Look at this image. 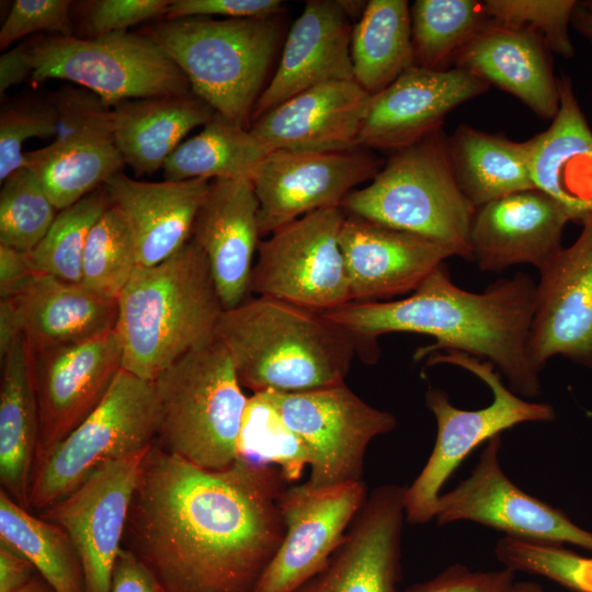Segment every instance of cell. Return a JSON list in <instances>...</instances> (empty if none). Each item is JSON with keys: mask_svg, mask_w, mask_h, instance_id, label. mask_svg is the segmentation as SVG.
Segmentation results:
<instances>
[{"mask_svg": "<svg viewBox=\"0 0 592 592\" xmlns=\"http://www.w3.org/2000/svg\"><path fill=\"white\" fill-rule=\"evenodd\" d=\"M441 363L463 367L477 376L490 388L493 400L486 408L464 410L453 406L444 390L429 387L425 405L436 421V439L424 467L405 489L406 520L410 524H424L434 519L442 487L481 443L523 422L555 419L550 405L527 401L514 394L488 361L444 351L430 354L425 362L426 366Z\"/></svg>", "mask_w": 592, "mask_h": 592, "instance_id": "9", "label": "cell"}, {"mask_svg": "<svg viewBox=\"0 0 592 592\" xmlns=\"http://www.w3.org/2000/svg\"><path fill=\"white\" fill-rule=\"evenodd\" d=\"M0 480L18 504L30 506V489L38 442V411L32 350L18 335L1 356Z\"/></svg>", "mask_w": 592, "mask_h": 592, "instance_id": "32", "label": "cell"}, {"mask_svg": "<svg viewBox=\"0 0 592 592\" xmlns=\"http://www.w3.org/2000/svg\"><path fill=\"white\" fill-rule=\"evenodd\" d=\"M271 151L251 133L219 113L183 140L163 164L164 180L249 179Z\"/></svg>", "mask_w": 592, "mask_h": 592, "instance_id": "35", "label": "cell"}, {"mask_svg": "<svg viewBox=\"0 0 592 592\" xmlns=\"http://www.w3.org/2000/svg\"><path fill=\"white\" fill-rule=\"evenodd\" d=\"M349 16L342 1L306 2L289 30L278 67L255 103L251 123L305 90L354 80Z\"/></svg>", "mask_w": 592, "mask_h": 592, "instance_id": "26", "label": "cell"}, {"mask_svg": "<svg viewBox=\"0 0 592 592\" xmlns=\"http://www.w3.org/2000/svg\"><path fill=\"white\" fill-rule=\"evenodd\" d=\"M513 592H545L544 589L536 582H515Z\"/></svg>", "mask_w": 592, "mask_h": 592, "instance_id": "55", "label": "cell"}, {"mask_svg": "<svg viewBox=\"0 0 592 592\" xmlns=\"http://www.w3.org/2000/svg\"><path fill=\"white\" fill-rule=\"evenodd\" d=\"M490 86L454 67L434 71L412 66L371 96L357 147L394 151L441 128L446 115Z\"/></svg>", "mask_w": 592, "mask_h": 592, "instance_id": "22", "label": "cell"}, {"mask_svg": "<svg viewBox=\"0 0 592 592\" xmlns=\"http://www.w3.org/2000/svg\"><path fill=\"white\" fill-rule=\"evenodd\" d=\"M37 570L33 563L0 542V592H18L27 585Z\"/></svg>", "mask_w": 592, "mask_h": 592, "instance_id": "50", "label": "cell"}, {"mask_svg": "<svg viewBox=\"0 0 592 592\" xmlns=\"http://www.w3.org/2000/svg\"><path fill=\"white\" fill-rule=\"evenodd\" d=\"M0 542L29 559L54 592H86L79 554L58 525L0 491Z\"/></svg>", "mask_w": 592, "mask_h": 592, "instance_id": "36", "label": "cell"}, {"mask_svg": "<svg viewBox=\"0 0 592 592\" xmlns=\"http://www.w3.org/2000/svg\"><path fill=\"white\" fill-rule=\"evenodd\" d=\"M35 273L27 253L0 244V298L16 293Z\"/></svg>", "mask_w": 592, "mask_h": 592, "instance_id": "51", "label": "cell"}, {"mask_svg": "<svg viewBox=\"0 0 592 592\" xmlns=\"http://www.w3.org/2000/svg\"><path fill=\"white\" fill-rule=\"evenodd\" d=\"M210 180L149 182L122 171L103 184L113 204L127 216L137 247L138 266H155L179 251L191 238Z\"/></svg>", "mask_w": 592, "mask_h": 592, "instance_id": "29", "label": "cell"}, {"mask_svg": "<svg viewBox=\"0 0 592 592\" xmlns=\"http://www.w3.org/2000/svg\"><path fill=\"white\" fill-rule=\"evenodd\" d=\"M152 383L159 406L157 445L208 470L226 469L240 457L249 398L219 341L189 352Z\"/></svg>", "mask_w": 592, "mask_h": 592, "instance_id": "7", "label": "cell"}, {"mask_svg": "<svg viewBox=\"0 0 592 592\" xmlns=\"http://www.w3.org/2000/svg\"><path fill=\"white\" fill-rule=\"evenodd\" d=\"M149 448L105 463L38 516L61 527L83 568L86 592H111L143 457Z\"/></svg>", "mask_w": 592, "mask_h": 592, "instance_id": "17", "label": "cell"}, {"mask_svg": "<svg viewBox=\"0 0 592 592\" xmlns=\"http://www.w3.org/2000/svg\"><path fill=\"white\" fill-rule=\"evenodd\" d=\"M569 213L537 189L517 192L476 208L470 228L471 261L483 272L515 264L542 270L563 248Z\"/></svg>", "mask_w": 592, "mask_h": 592, "instance_id": "24", "label": "cell"}, {"mask_svg": "<svg viewBox=\"0 0 592 592\" xmlns=\"http://www.w3.org/2000/svg\"><path fill=\"white\" fill-rule=\"evenodd\" d=\"M138 266L137 247L125 213L111 204L91 228L81 264V285L117 300Z\"/></svg>", "mask_w": 592, "mask_h": 592, "instance_id": "38", "label": "cell"}, {"mask_svg": "<svg viewBox=\"0 0 592 592\" xmlns=\"http://www.w3.org/2000/svg\"><path fill=\"white\" fill-rule=\"evenodd\" d=\"M282 479L242 456L204 469L155 442L140 463L123 547L162 592H253L284 537Z\"/></svg>", "mask_w": 592, "mask_h": 592, "instance_id": "1", "label": "cell"}, {"mask_svg": "<svg viewBox=\"0 0 592 592\" xmlns=\"http://www.w3.org/2000/svg\"><path fill=\"white\" fill-rule=\"evenodd\" d=\"M535 292L536 283L521 272L482 293L468 292L452 282L442 263L402 298L350 303L323 314L352 332L374 357L382 334H425L435 343L417 349L415 361L441 350L463 352L493 364L517 396L534 398L540 392V379L527 341Z\"/></svg>", "mask_w": 592, "mask_h": 592, "instance_id": "2", "label": "cell"}, {"mask_svg": "<svg viewBox=\"0 0 592 592\" xmlns=\"http://www.w3.org/2000/svg\"><path fill=\"white\" fill-rule=\"evenodd\" d=\"M340 246L352 303L408 295L445 260L457 257L452 247L348 214Z\"/></svg>", "mask_w": 592, "mask_h": 592, "instance_id": "23", "label": "cell"}, {"mask_svg": "<svg viewBox=\"0 0 592 592\" xmlns=\"http://www.w3.org/2000/svg\"><path fill=\"white\" fill-rule=\"evenodd\" d=\"M572 27L592 44V11L578 2L571 18Z\"/></svg>", "mask_w": 592, "mask_h": 592, "instance_id": "53", "label": "cell"}, {"mask_svg": "<svg viewBox=\"0 0 592 592\" xmlns=\"http://www.w3.org/2000/svg\"><path fill=\"white\" fill-rule=\"evenodd\" d=\"M405 489L372 490L327 565L294 592H398Z\"/></svg>", "mask_w": 592, "mask_h": 592, "instance_id": "21", "label": "cell"}, {"mask_svg": "<svg viewBox=\"0 0 592 592\" xmlns=\"http://www.w3.org/2000/svg\"><path fill=\"white\" fill-rule=\"evenodd\" d=\"M117 308L123 368L149 382L214 341L225 310L207 259L193 238L163 262L137 266Z\"/></svg>", "mask_w": 592, "mask_h": 592, "instance_id": "4", "label": "cell"}, {"mask_svg": "<svg viewBox=\"0 0 592 592\" xmlns=\"http://www.w3.org/2000/svg\"><path fill=\"white\" fill-rule=\"evenodd\" d=\"M371 96L355 80L327 82L265 112L250 130L270 151L352 150Z\"/></svg>", "mask_w": 592, "mask_h": 592, "instance_id": "25", "label": "cell"}, {"mask_svg": "<svg viewBox=\"0 0 592 592\" xmlns=\"http://www.w3.org/2000/svg\"><path fill=\"white\" fill-rule=\"evenodd\" d=\"M32 76V66L29 62L25 42L7 49L0 56V93L1 95L11 87L21 83Z\"/></svg>", "mask_w": 592, "mask_h": 592, "instance_id": "52", "label": "cell"}, {"mask_svg": "<svg viewBox=\"0 0 592 592\" xmlns=\"http://www.w3.org/2000/svg\"><path fill=\"white\" fill-rule=\"evenodd\" d=\"M259 202L249 179L210 180L196 215L192 238L204 252L225 309L249 293L259 246Z\"/></svg>", "mask_w": 592, "mask_h": 592, "instance_id": "27", "label": "cell"}, {"mask_svg": "<svg viewBox=\"0 0 592 592\" xmlns=\"http://www.w3.org/2000/svg\"><path fill=\"white\" fill-rule=\"evenodd\" d=\"M577 3L573 0L483 1L489 21L532 30L544 38L551 53L563 58H572L574 55L569 26Z\"/></svg>", "mask_w": 592, "mask_h": 592, "instance_id": "43", "label": "cell"}, {"mask_svg": "<svg viewBox=\"0 0 592 592\" xmlns=\"http://www.w3.org/2000/svg\"><path fill=\"white\" fill-rule=\"evenodd\" d=\"M56 107L47 102H19L0 113V182L25 166L23 145L31 138L55 137Z\"/></svg>", "mask_w": 592, "mask_h": 592, "instance_id": "44", "label": "cell"}, {"mask_svg": "<svg viewBox=\"0 0 592 592\" xmlns=\"http://www.w3.org/2000/svg\"><path fill=\"white\" fill-rule=\"evenodd\" d=\"M25 48L34 83L69 81L109 106L191 92L182 70L145 33L127 31L92 38L44 34L25 41Z\"/></svg>", "mask_w": 592, "mask_h": 592, "instance_id": "8", "label": "cell"}, {"mask_svg": "<svg viewBox=\"0 0 592 592\" xmlns=\"http://www.w3.org/2000/svg\"><path fill=\"white\" fill-rule=\"evenodd\" d=\"M341 208L452 247L457 257L471 261L469 238L476 208L457 185L448 136L442 127L391 151L372 182L351 192Z\"/></svg>", "mask_w": 592, "mask_h": 592, "instance_id": "6", "label": "cell"}, {"mask_svg": "<svg viewBox=\"0 0 592 592\" xmlns=\"http://www.w3.org/2000/svg\"><path fill=\"white\" fill-rule=\"evenodd\" d=\"M111 592H162L151 571L122 546L116 559Z\"/></svg>", "mask_w": 592, "mask_h": 592, "instance_id": "49", "label": "cell"}, {"mask_svg": "<svg viewBox=\"0 0 592 592\" xmlns=\"http://www.w3.org/2000/svg\"><path fill=\"white\" fill-rule=\"evenodd\" d=\"M111 107L116 146L124 164L138 177L162 169L183 138L215 114L192 91L126 100Z\"/></svg>", "mask_w": 592, "mask_h": 592, "instance_id": "31", "label": "cell"}, {"mask_svg": "<svg viewBox=\"0 0 592 592\" xmlns=\"http://www.w3.org/2000/svg\"><path fill=\"white\" fill-rule=\"evenodd\" d=\"M414 66L445 71L486 26L483 1L417 0L410 7Z\"/></svg>", "mask_w": 592, "mask_h": 592, "instance_id": "37", "label": "cell"}, {"mask_svg": "<svg viewBox=\"0 0 592 592\" xmlns=\"http://www.w3.org/2000/svg\"><path fill=\"white\" fill-rule=\"evenodd\" d=\"M73 1L15 0L0 30V48L24 37L45 32L49 35L75 36L71 20Z\"/></svg>", "mask_w": 592, "mask_h": 592, "instance_id": "45", "label": "cell"}, {"mask_svg": "<svg viewBox=\"0 0 592 592\" xmlns=\"http://www.w3.org/2000/svg\"><path fill=\"white\" fill-rule=\"evenodd\" d=\"M448 149L457 185L475 208L535 189L527 140L459 125L448 136Z\"/></svg>", "mask_w": 592, "mask_h": 592, "instance_id": "33", "label": "cell"}, {"mask_svg": "<svg viewBox=\"0 0 592 592\" xmlns=\"http://www.w3.org/2000/svg\"><path fill=\"white\" fill-rule=\"evenodd\" d=\"M559 109L547 129L530 138L535 189L558 202L571 221L592 213V129L567 76L558 78Z\"/></svg>", "mask_w": 592, "mask_h": 592, "instance_id": "30", "label": "cell"}, {"mask_svg": "<svg viewBox=\"0 0 592 592\" xmlns=\"http://www.w3.org/2000/svg\"><path fill=\"white\" fill-rule=\"evenodd\" d=\"M158 429L153 383L122 368L98 407L34 464L31 510L62 499L105 463L149 448Z\"/></svg>", "mask_w": 592, "mask_h": 592, "instance_id": "10", "label": "cell"}, {"mask_svg": "<svg viewBox=\"0 0 592 592\" xmlns=\"http://www.w3.org/2000/svg\"><path fill=\"white\" fill-rule=\"evenodd\" d=\"M145 34L172 58L195 95L250 128L281 36L277 16L164 19Z\"/></svg>", "mask_w": 592, "mask_h": 592, "instance_id": "5", "label": "cell"}, {"mask_svg": "<svg viewBox=\"0 0 592 592\" xmlns=\"http://www.w3.org/2000/svg\"><path fill=\"white\" fill-rule=\"evenodd\" d=\"M514 583V572L506 568L481 571L455 563L403 592H513Z\"/></svg>", "mask_w": 592, "mask_h": 592, "instance_id": "47", "label": "cell"}, {"mask_svg": "<svg viewBox=\"0 0 592 592\" xmlns=\"http://www.w3.org/2000/svg\"><path fill=\"white\" fill-rule=\"evenodd\" d=\"M354 80L371 95L414 66L410 7L406 0H371L352 29Z\"/></svg>", "mask_w": 592, "mask_h": 592, "instance_id": "34", "label": "cell"}, {"mask_svg": "<svg viewBox=\"0 0 592 592\" xmlns=\"http://www.w3.org/2000/svg\"><path fill=\"white\" fill-rule=\"evenodd\" d=\"M215 339L253 394L299 392L344 383L360 340L323 312L266 296L225 309Z\"/></svg>", "mask_w": 592, "mask_h": 592, "instance_id": "3", "label": "cell"}, {"mask_svg": "<svg viewBox=\"0 0 592 592\" xmlns=\"http://www.w3.org/2000/svg\"><path fill=\"white\" fill-rule=\"evenodd\" d=\"M240 456L283 468V476L296 478L303 466L309 464L308 452L281 420L261 394H253L246 407L240 442Z\"/></svg>", "mask_w": 592, "mask_h": 592, "instance_id": "42", "label": "cell"}, {"mask_svg": "<svg viewBox=\"0 0 592 592\" xmlns=\"http://www.w3.org/2000/svg\"><path fill=\"white\" fill-rule=\"evenodd\" d=\"M50 101L58 115L54 140L25 151V168L35 172L58 210L82 200L124 161L116 146L112 107L86 89L64 87Z\"/></svg>", "mask_w": 592, "mask_h": 592, "instance_id": "13", "label": "cell"}, {"mask_svg": "<svg viewBox=\"0 0 592 592\" xmlns=\"http://www.w3.org/2000/svg\"><path fill=\"white\" fill-rule=\"evenodd\" d=\"M582 4H583L584 7H587L589 10L592 11V1H585V2H582Z\"/></svg>", "mask_w": 592, "mask_h": 592, "instance_id": "56", "label": "cell"}, {"mask_svg": "<svg viewBox=\"0 0 592 592\" xmlns=\"http://www.w3.org/2000/svg\"><path fill=\"white\" fill-rule=\"evenodd\" d=\"M494 555L513 572L542 576L573 592H592V557L563 544L503 536L496 543Z\"/></svg>", "mask_w": 592, "mask_h": 592, "instance_id": "41", "label": "cell"}, {"mask_svg": "<svg viewBox=\"0 0 592 592\" xmlns=\"http://www.w3.org/2000/svg\"><path fill=\"white\" fill-rule=\"evenodd\" d=\"M341 207L309 213L259 242L249 293L319 312L350 303V283L340 246Z\"/></svg>", "mask_w": 592, "mask_h": 592, "instance_id": "11", "label": "cell"}, {"mask_svg": "<svg viewBox=\"0 0 592 592\" xmlns=\"http://www.w3.org/2000/svg\"><path fill=\"white\" fill-rule=\"evenodd\" d=\"M170 0H93L82 2L87 38L127 32L138 24L166 18Z\"/></svg>", "mask_w": 592, "mask_h": 592, "instance_id": "46", "label": "cell"}, {"mask_svg": "<svg viewBox=\"0 0 592 592\" xmlns=\"http://www.w3.org/2000/svg\"><path fill=\"white\" fill-rule=\"evenodd\" d=\"M579 225L574 242L539 270L527 341L539 373L555 356L592 371V213Z\"/></svg>", "mask_w": 592, "mask_h": 592, "instance_id": "19", "label": "cell"}, {"mask_svg": "<svg viewBox=\"0 0 592 592\" xmlns=\"http://www.w3.org/2000/svg\"><path fill=\"white\" fill-rule=\"evenodd\" d=\"M117 300L81 284L35 273L0 298V355L24 335L33 352L89 341L115 330Z\"/></svg>", "mask_w": 592, "mask_h": 592, "instance_id": "20", "label": "cell"}, {"mask_svg": "<svg viewBox=\"0 0 592 592\" xmlns=\"http://www.w3.org/2000/svg\"><path fill=\"white\" fill-rule=\"evenodd\" d=\"M383 166L361 147L332 152L271 151L252 179L260 236L309 213L341 207L353 189L373 180Z\"/></svg>", "mask_w": 592, "mask_h": 592, "instance_id": "16", "label": "cell"}, {"mask_svg": "<svg viewBox=\"0 0 592 592\" xmlns=\"http://www.w3.org/2000/svg\"><path fill=\"white\" fill-rule=\"evenodd\" d=\"M500 449L501 434L487 441L467 478L441 493L436 523L470 521L501 531L504 536L571 544L592 551V532L512 482L500 465Z\"/></svg>", "mask_w": 592, "mask_h": 592, "instance_id": "14", "label": "cell"}, {"mask_svg": "<svg viewBox=\"0 0 592 592\" xmlns=\"http://www.w3.org/2000/svg\"><path fill=\"white\" fill-rule=\"evenodd\" d=\"M1 184L0 244L29 253L45 237L59 210L29 168L16 170Z\"/></svg>", "mask_w": 592, "mask_h": 592, "instance_id": "40", "label": "cell"}, {"mask_svg": "<svg viewBox=\"0 0 592 592\" xmlns=\"http://www.w3.org/2000/svg\"><path fill=\"white\" fill-rule=\"evenodd\" d=\"M112 204L103 186L59 210L41 242L27 253L36 273L81 284V264L89 232Z\"/></svg>", "mask_w": 592, "mask_h": 592, "instance_id": "39", "label": "cell"}, {"mask_svg": "<svg viewBox=\"0 0 592 592\" xmlns=\"http://www.w3.org/2000/svg\"><path fill=\"white\" fill-rule=\"evenodd\" d=\"M18 592H54L48 584H44L36 577Z\"/></svg>", "mask_w": 592, "mask_h": 592, "instance_id": "54", "label": "cell"}, {"mask_svg": "<svg viewBox=\"0 0 592 592\" xmlns=\"http://www.w3.org/2000/svg\"><path fill=\"white\" fill-rule=\"evenodd\" d=\"M305 445L308 483L363 481L366 449L397 425L396 417L365 402L345 383L299 392H259Z\"/></svg>", "mask_w": 592, "mask_h": 592, "instance_id": "12", "label": "cell"}, {"mask_svg": "<svg viewBox=\"0 0 592 592\" xmlns=\"http://www.w3.org/2000/svg\"><path fill=\"white\" fill-rule=\"evenodd\" d=\"M550 54L538 33L488 21L459 53L455 67L512 94L539 118L553 119L559 86Z\"/></svg>", "mask_w": 592, "mask_h": 592, "instance_id": "28", "label": "cell"}, {"mask_svg": "<svg viewBox=\"0 0 592 592\" xmlns=\"http://www.w3.org/2000/svg\"><path fill=\"white\" fill-rule=\"evenodd\" d=\"M283 10L284 2L281 0H173L164 19L212 15L226 19H265L277 16Z\"/></svg>", "mask_w": 592, "mask_h": 592, "instance_id": "48", "label": "cell"}, {"mask_svg": "<svg viewBox=\"0 0 592 592\" xmlns=\"http://www.w3.org/2000/svg\"><path fill=\"white\" fill-rule=\"evenodd\" d=\"M32 366L38 411L36 463L102 401L123 368V351L113 330L89 341L32 351Z\"/></svg>", "mask_w": 592, "mask_h": 592, "instance_id": "18", "label": "cell"}, {"mask_svg": "<svg viewBox=\"0 0 592 592\" xmlns=\"http://www.w3.org/2000/svg\"><path fill=\"white\" fill-rule=\"evenodd\" d=\"M363 481L284 488L280 510L283 540L253 592H294L318 573L342 543L367 499Z\"/></svg>", "mask_w": 592, "mask_h": 592, "instance_id": "15", "label": "cell"}]
</instances>
